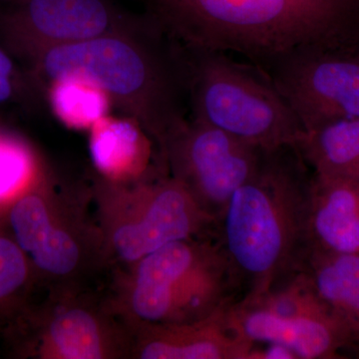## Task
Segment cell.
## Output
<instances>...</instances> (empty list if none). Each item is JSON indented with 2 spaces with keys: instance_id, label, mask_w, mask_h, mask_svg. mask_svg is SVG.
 <instances>
[{
  "instance_id": "cell-24",
  "label": "cell",
  "mask_w": 359,
  "mask_h": 359,
  "mask_svg": "<svg viewBox=\"0 0 359 359\" xmlns=\"http://www.w3.org/2000/svg\"><path fill=\"white\" fill-rule=\"evenodd\" d=\"M355 51H356V53H358V56H359V44L358 45V46L355 47Z\"/></svg>"
},
{
  "instance_id": "cell-5",
  "label": "cell",
  "mask_w": 359,
  "mask_h": 359,
  "mask_svg": "<svg viewBox=\"0 0 359 359\" xmlns=\"http://www.w3.org/2000/svg\"><path fill=\"white\" fill-rule=\"evenodd\" d=\"M186 58L194 119L263 150L297 145L304 131L263 70L221 52Z\"/></svg>"
},
{
  "instance_id": "cell-18",
  "label": "cell",
  "mask_w": 359,
  "mask_h": 359,
  "mask_svg": "<svg viewBox=\"0 0 359 359\" xmlns=\"http://www.w3.org/2000/svg\"><path fill=\"white\" fill-rule=\"evenodd\" d=\"M34 271L22 250L0 226V332L26 306L25 299Z\"/></svg>"
},
{
  "instance_id": "cell-1",
  "label": "cell",
  "mask_w": 359,
  "mask_h": 359,
  "mask_svg": "<svg viewBox=\"0 0 359 359\" xmlns=\"http://www.w3.org/2000/svg\"><path fill=\"white\" fill-rule=\"evenodd\" d=\"M188 51L238 54L259 69L309 47L354 49L359 0H145Z\"/></svg>"
},
{
  "instance_id": "cell-4",
  "label": "cell",
  "mask_w": 359,
  "mask_h": 359,
  "mask_svg": "<svg viewBox=\"0 0 359 359\" xmlns=\"http://www.w3.org/2000/svg\"><path fill=\"white\" fill-rule=\"evenodd\" d=\"M132 266L125 304L139 327L201 320L243 297L216 235L170 243Z\"/></svg>"
},
{
  "instance_id": "cell-21",
  "label": "cell",
  "mask_w": 359,
  "mask_h": 359,
  "mask_svg": "<svg viewBox=\"0 0 359 359\" xmlns=\"http://www.w3.org/2000/svg\"><path fill=\"white\" fill-rule=\"evenodd\" d=\"M22 82L13 77L0 74V104L13 100L20 94Z\"/></svg>"
},
{
  "instance_id": "cell-6",
  "label": "cell",
  "mask_w": 359,
  "mask_h": 359,
  "mask_svg": "<svg viewBox=\"0 0 359 359\" xmlns=\"http://www.w3.org/2000/svg\"><path fill=\"white\" fill-rule=\"evenodd\" d=\"M101 194L103 237L116 259L133 264L170 243L215 235L216 222L170 175L112 183Z\"/></svg>"
},
{
  "instance_id": "cell-16",
  "label": "cell",
  "mask_w": 359,
  "mask_h": 359,
  "mask_svg": "<svg viewBox=\"0 0 359 359\" xmlns=\"http://www.w3.org/2000/svg\"><path fill=\"white\" fill-rule=\"evenodd\" d=\"M91 128L90 151L99 171L117 182L127 178V175H133L135 170L140 176L143 174L151 151L144 137L147 133L138 122L132 118L115 120L104 117Z\"/></svg>"
},
{
  "instance_id": "cell-15",
  "label": "cell",
  "mask_w": 359,
  "mask_h": 359,
  "mask_svg": "<svg viewBox=\"0 0 359 359\" xmlns=\"http://www.w3.org/2000/svg\"><path fill=\"white\" fill-rule=\"evenodd\" d=\"M339 328L346 358H359V256L309 255L304 269Z\"/></svg>"
},
{
  "instance_id": "cell-12",
  "label": "cell",
  "mask_w": 359,
  "mask_h": 359,
  "mask_svg": "<svg viewBox=\"0 0 359 359\" xmlns=\"http://www.w3.org/2000/svg\"><path fill=\"white\" fill-rule=\"evenodd\" d=\"M229 309L193 323L141 325L136 358L252 359L256 346L238 332Z\"/></svg>"
},
{
  "instance_id": "cell-10",
  "label": "cell",
  "mask_w": 359,
  "mask_h": 359,
  "mask_svg": "<svg viewBox=\"0 0 359 359\" xmlns=\"http://www.w3.org/2000/svg\"><path fill=\"white\" fill-rule=\"evenodd\" d=\"M4 332L20 358L99 359L117 354L118 340L103 314L76 301L42 309L25 306Z\"/></svg>"
},
{
  "instance_id": "cell-9",
  "label": "cell",
  "mask_w": 359,
  "mask_h": 359,
  "mask_svg": "<svg viewBox=\"0 0 359 359\" xmlns=\"http://www.w3.org/2000/svg\"><path fill=\"white\" fill-rule=\"evenodd\" d=\"M145 25L112 0H0V37L9 53L25 60L49 47Z\"/></svg>"
},
{
  "instance_id": "cell-3",
  "label": "cell",
  "mask_w": 359,
  "mask_h": 359,
  "mask_svg": "<svg viewBox=\"0 0 359 359\" xmlns=\"http://www.w3.org/2000/svg\"><path fill=\"white\" fill-rule=\"evenodd\" d=\"M313 177L297 146L266 151L216 222L215 235L237 271L243 297L280 287L306 268Z\"/></svg>"
},
{
  "instance_id": "cell-23",
  "label": "cell",
  "mask_w": 359,
  "mask_h": 359,
  "mask_svg": "<svg viewBox=\"0 0 359 359\" xmlns=\"http://www.w3.org/2000/svg\"><path fill=\"white\" fill-rule=\"evenodd\" d=\"M7 204H0V226L4 224V215H6Z\"/></svg>"
},
{
  "instance_id": "cell-7",
  "label": "cell",
  "mask_w": 359,
  "mask_h": 359,
  "mask_svg": "<svg viewBox=\"0 0 359 359\" xmlns=\"http://www.w3.org/2000/svg\"><path fill=\"white\" fill-rule=\"evenodd\" d=\"M266 151L194 118L176 127L160 149L170 176L215 222Z\"/></svg>"
},
{
  "instance_id": "cell-11",
  "label": "cell",
  "mask_w": 359,
  "mask_h": 359,
  "mask_svg": "<svg viewBox=\"0 0 359 359\" xmlns=\"http://www.w3.org/2000/svg\"><path fill=\"white\" fill-rule=\"evenodd\" d=\"M4 226L35 273L63 278L81 264L79 238L53 217L43 185L33 179L8 201Z\"/></svg>"
},
{
  "instance_id": "cell-2",
  "label": "cell",
  "mask_w": 359,
  "mask_h": 359,
  "mask_svg": "<svg viewBox=\"0 0 359 359\" xmlns=\"http://www.w3.org/2000/svg\"><path fill=\"white\" fill-rule=\"evenodd\" d=\"M165 34L151 18L139 29L49 47L26 61L37 81L79 80L100 89L160 149L185 120L182 100L188 92L186 54Z\"/></svg>"
},
{
  "instance_id": "cell-17",
  "label": "cell",
  "mask_w": 359,
  "mask_h": 359,
  "mask_svg": "<svg viewBox=\"0 0 359 359\" xmlns=\"http://www.w3.org/2000/svg\"><path fill=\"white\" fill-rule=\"evenodd\" d=\"M297 147L316 173L359 181V118L304 133Z\"/></svg>"
},
{
  "instance_id": "cell-14",
  "label": "cell",
  "mask_w": 359,
  "mask_h": 359,
  "mask_svg": "<svg viewBox=\"0 0 359 359\" xmlns=\"http://www.w3.org/2000/svg\"><path fill=\"white\" fill-rule=\"evenodd\" d=\"M309 255L359 256V181L313 172Z\"/></svg>"
},
{
  "instance_id": "cell-20",
  "label": "cell",
  "mask_w": 359,
  "mask_h": 359,
  "mask_svg": "<svg viewBox=\"0 0 359 359\" xmlns=\"http://www.w3.org/2000/svg\"><path fill=\"white\" fill-rule=\"evenodd\" d=\"M32 158L23 142L0 132V204H7L32 177Z\"/></svg>"
},
{
  "instance_id": "cell-22",
  "label": "cell",
  "mask_w": 359,
  "mask_h": 359,
  "mask_svg": "<svg viewBox=\"0 0 359 359\" xmlns=\"http://www.w3.org/2000/svg\"><path fill=\"white\" fill-rule=\"evenodd\" d=\"M0 74L13 77L23 83V76L16 67L11 53L1 46H0Z\"/></svg>"
},
{
  "instance_id": "cell-8",
  "label": "cell",
  "mask_w": 359,
  "mask_h": 359,
  "mask_svg": "<svg viewBox=\"0 0 359 359\" xmlns=\"http://www.w3.org/2000/svg\"><path fill=\"white\" fill-rule=\"evenodd\" d=\"M261 70L304 133L359 118V56L355 48H302L276 59Z\"/></svg>"
},
{
  "instance_id": "cell-19",
  "label": "cell",
  "mask_w": 359,
  "mask_h": 359,
  "mask_svg": "<svg viewBox=\"0 0 359 359\" xmlns=\"http://www.w3.org/2000/svg\"><path fill=\"white\" fill-rule=\"evenodd\" d=\"M49 87V101L61 121L75 128H88L106 117L110 99L93 85L62 80Z\"/></svg>"
},
{
  "instance_id": "cell-13",
  "label": "cell",
  "mask_w": 359,
  "mask_h": 359,
  "mask_svg": "<svg viewBox=\"0 0 359 359\" xmlns=\"http://www.w3.org/2000/svg\"><path fill=\"white\" fill-rule=\"evenodd\" d=\"M229 316L255 346L282 347L297 359H344V344L332 316H278L238 301Z\"/></svg>"
}]
</instances>
